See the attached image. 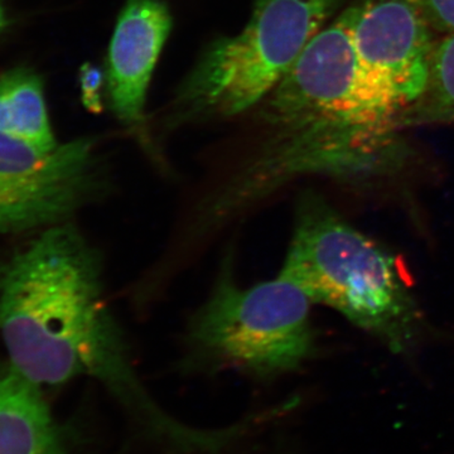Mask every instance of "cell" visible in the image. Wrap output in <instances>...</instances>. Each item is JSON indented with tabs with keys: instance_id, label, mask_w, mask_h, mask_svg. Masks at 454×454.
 I'll use <instances>...</instances> for the list:
<instances>
[{
	"instance_id": "cell-1",
	"label": "cell",
	"mask_w": 454,
	"mask_h": 454,
	"mask_svg": "<svg viewBox=\"0 0 454 454\" xmlns=\"http://www.w3.org/2000/svg\"><path fill=\"white\" fill-rule=\"evenodd\" d=\"M354 3L309 42L259 104L262 138L197 205L192 232L231 223L289 182L387 177L408 160L403 113L370 79L352 42Z\"/></svg>"
},
{
	"instance_id": "cell-2",
	"label": "cell",
	"mask_w": 454,
	"mask_h": 454,
	"mask_svg": "<svg viewBox=\"0 0 454 454\" xmlns=\"http://www.w3.org/2000/svg\"><path fill=\"white\" fill-rule=\"evenodd\" d=\"M0 336L12 369L37 387L89 376L175 450L206 443L205 430L170 417L140 380L107 301L103 255L71 221L42 230L0 264Z\"/></svg>"
},
{
	"instance_id": "cell-3",
	"label": "cell",
	"mask_w": 454,
	"mask_h": 454,
	"mask_svg": "<svg viewBox=\"0 0 454 454\" xmlns=\"http://www.w3.org/2000/svg\"><path fill=\"white\" fill-rule=\"evenodd\" d=\"M393 354H411L426 333L423 310L395 258L343 219L324 197L301 196L279 274Z\"/></svg>"
},
{
	"instance_id": "cell-4",
	"label": "cell",
	"mask_w": 454,
	"mask_h": 454,
	"mask_svg": "<svg viewBox=\"0 0 454 454\" xmlns=\"http://www.w3.org/2000/svg\"><path fill=\"white\" fill-rule=\"evenodd\" d=\"M310 306L309 297L280 276L241 286L227 260L188 322L182 366L258 379L295 372L316 351Z\"/></svg>"
},
{
	"instance_id": "cell-5",
	"label": "cell",
	"mask_w": 454,
	"mask_h": 454,
	"mask_svg": "<svg viewBox=\"0 0 454 454\" xmlns=\"http://www.w3.org/2000/svg\"><path fill=\"white\" fill-rule=\"evenodd\" d=\"M345 0H255L243 32L212 43L175 98L178 121L230 118L259 106Z\"/></svg>"
},
{
	"instance_id": "cell-6",
	"label": "cell",
	"mask_w": 454,
	"mask_h": 454,
	"mask_svg": "<svg viewBox=\"0 0 454 454\" xmlns=\"http://www.w3.org/2000/svg\"><path fill=\"white\" fill-rule=\"evenodd\" d=\"M110 193V179L90 138L43 152L0 133V234L43 230Z\"/></svg>"
},
{
	"instance_id": "cell-7",
	"label": "cell",
	"mask_w": 454,
	"mask_h": 454,
	"mask_svg": "<svg viewBox=\"0 0 454 454\" xmlns=\"http://www.w3.org/2000/svg\"><path fill=\"white\" fill-rule=\"evenodd\" d=\"M434 33L418 0L354 2L351 35L358 62L403 119L428 86Z\"/></svg>"
},
{
	"instance_id": "cell-8",
	"label": "cell",
	"mask_w": 454,
	"mask_h": 454,
	"mask_svg": "<svg viewBox=\"0 0 454 454\" xmlns=\"http://www.w3.org/2000/svg\"><path fill=\"white\" fill-rule=\"evenodd\" d=\"M172 28L168 8L160 0H128L116 22L106 62V91L114 115L145 138L146 91L158 57Z\"/></svg>"
},
{
	"instance_id": "cell-9",
	"label": "cell",
	"mask_w": 454,
	"mask_h": 454,
	"mask_svg": "<svg viewBox=\"0 0 454 454\" xmlns=\"http://www.w3.org/2000/svg\"><path fill=\"white\" fill-rule=\"evenodd\" d=\"M0 454H70L41 387L11 366L0 372Z\"/></svg>"
},
{
	"instance_id": "cell-10",
	"label": "cell",
	"mask_w": 454,
	"mask_h": 454,
	"mask_svg": "<svg viewBox=\"0 0 454 454\" xmlns=\"http://www.w3.org/2000/svg\"><path fill=\"white\" fill-rule=\"evenodd\" d=\"M0 133L50 152L59 146L47 113L43 82L29 68L0 76Z\"/></svg>"
},
{
	"instance_id": "cell-11",
	"label": "cell",
	"mask_w": 454,
	"mask_h": 454,
	"mask_svg": "<svg viewBox=\"0 0 454 454\" xmlns=\"http://www.w3.org/2000/svg\"><path fill=\"white\" fill-rule=\"evenodd\" d=\"M403 122L405 129L415 125L454 124V32L435 44L428 86Z\"/></svg>"
},
{
	"instance_id": "cell-12",
	"label": "cell",
	"mask_w": 454,
	"mask_h": 454,
	"mask_svg": "<svg viewBox=\"0 0 454 454\" xmlns=\"http://www.w3.org/2000/svg\"><path fill=\"white\" fill-rule=\"evenodd\" d=\"M435 33L454 32V0H418Z\"/></svg>"
},
{
	"instance_id": "cell-13",
	"label": "cell",
	"mask_w": 454,
	"mask_h": 454,
	"mask_svg": "<svg viewBox=\"0 0 454 454\" xmlns=\"http://www.w3.org/2000/svg\"><path fill=\"white\" fill-rule=\"evenodd\" d=\"M83 100L89 104L90 109L98 110V89H100L103 77L98 68L89 67L82 70Z\"/></svg>"
},
{
	"instance_id": "cell-14",
	"label": "cell",
	"mask_w": 454,
	"mask_h": 454,
	"mask_svg": "<svg viewBox=\"0 0 454 454\" xmlns=\"http://www.w3.org/2000/svg\"><path fill=\"white\" fill-rule=\"evenodd\" d=\"M5 26H7V18H5L4 9L0 5V33L3 32Z\"/></svg>"
}]
</instances>
